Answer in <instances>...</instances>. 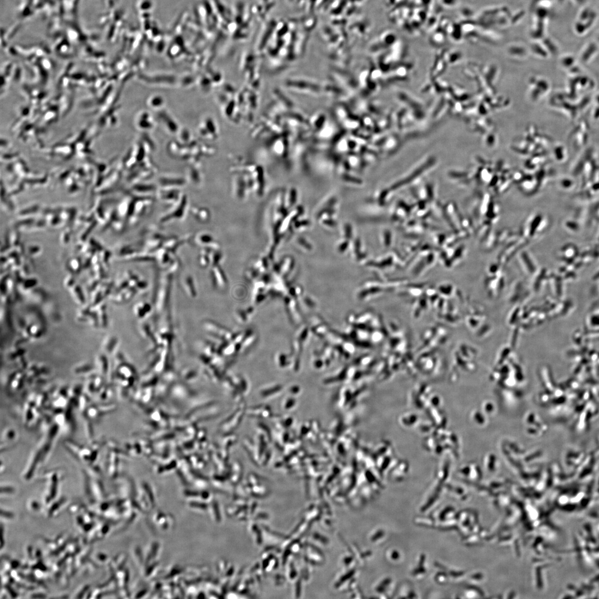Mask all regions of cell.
Wrapping results in <instances>:
<instances>
[{
  "label": "cell",
  "mask_w": 599,
  "mask_h": 599,
  "mask_svg": "<svg viewBox=\"0 0 599 599\" xmlns=\"http://www.w3.org/2000/svg\"><path fill=\"white\" fill-rule=\"evenodd\" d=\"M72 294L79 304H84L85 303L84 296L83 292L80 288L78 285H75L72 288Z\"/></svg>",
  "instance_id": "1"
}]
</instances>
